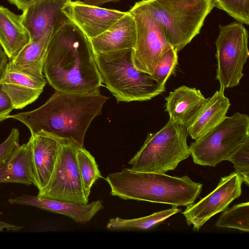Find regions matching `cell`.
Wrapping results in <instances>:
<instances>
[{"instance_id":"cell-5","label":"cell","mask_w":249,"mask_h":249,"mask_svg":"<svg viewBox=\"0 0 249 249\" xmlns=\"http://www.w3.org/2000/svg\"><path fill=\"white\" fill-rule=\"evenodd\" d=\"M136 3L160 25L178 53L199 34L213 0H142Z\"/></svg>"},{"instance_id":"cell-2","label":"cell","mask_w":249,"mask_h":249,"mask_svg":"<svg viewBox=\"0 0 249 249\" xmlns=\"http://www.w3.org/2000/svg\"><path fill=\"white\" fill-rule=\"evenodd\" d=\"M108 98L101 94L99 89L83 93L55 90L38 108L9 115L7 119L22 123L31 134L43 133L84 147L88 127L93 119L102 113Z\"/></svg>"},{"instance_id":"cell-21","label":"cell","mask_w":249,"mask_h":249,"mask_svg":"<svg viewBox=\"0 0 249 249\" xmlns=\"http://www.w3.org/2000/svg\"><path fill=\"white\" fill-rule=\"evenodd\" d=\"M21 15L0 5V44L9 60L14 58L30 42Z\"/></svg>"},{"instance_id":"cell-32","label":"cell","mask_w":249,"mask_h":249,"mask_svg":"<svg viewBox=\"0 0 249 249\" xmlns=\"http://www.w3.org/2000/svg\"><path fill=\"white\" fill-rule=\"evenodd\" d=\"M9 60L8 57L0 44V78L6 69Z\"/></svg>"},{"instance_id":"cell-13","label":"cell","mask_w":249,"mask_h":249,"mask_svg":"<svg viewBox=\"0 0 249 249\" xmlns=\"http://www.w3.org/2000/svg\"><path fill=\"white\" fill-rule=\"evenodd\" d=\"M71 0H36L22 11L23 25L30 36V42L36 41L48 33H55L69 20L62 11Z\"/></svg>"},{"instance_id":"cell-34","label":"cell","mask_w":249,"mask_h":249,"mask_svg":"<svg viewBox=\"0 0 249 249\" xmlns=\"http://www.w3.org/2000/svg\"><path fill=\"white\" fill-rule=\"evenodd\" d=\"M120 0H84L83 2L93 6H99L108 2H116Z\"/></svg>"},{"instance_id":"cell-31","label":"cell","mask_w":249,"mask_h":249,"mask_svg":"<svg viewBox=\"0 0 249 249\" xmlns=\"http://www.w3.org/2000/svg\"><path fill=\"white\" fill-rule=\"evenodd\" d=\"M10 3L16 6L22 11L33 4L36 0H7Z\"/></svg>"},{"instance_id":"cell-33","label":"cell","mask_w":249,"mask_h":249,"mask_svg":"<svg viewBox=\"0 0 249 249\" xmlns=\"http://www.w3.org/2000/svg\"><path fill=\"white\" fill-rule=\"evenodd\" d=\"M21 228V226L11 224L0 220V231H17Z\"/></svg>"},{"instance_id":"cell-14","label":"cell","mask_w":249,"mask_h":249,"mask_svg":"<svg viewBox=\"0 0 249 249\" xmlns=\"http://www.w3.org/2000/svg\"><path fill=\"white\" fill-rule=\"evenodd\" d=\"M3 90L9 97L14 109H21L36 101L46 81L43 75L31 73L8 63L0 78Z\"/></svg>"},{"instance_id":"cell-30","label":"cell","mask_w":249,"mask_h":249,"mask_svg":"<svg viewBox=\"0 0 249 249\" xmlns=\"http://www.w3.org/2000/svg\"><path fill=\"white\" fill-rule=\"evenodd\" d=\"M13 109L14 108L9 97L3 90L0 83V122L7 119Z\"/></svg>"},{"instance_id":"cell-25","label":"cell","mask_w":249,"mask_h":249,"mask_svg":"<svg viewBox=\"0 0 249 249\" xmlns=\"http://www.w3.org/2000/svg\"><path fill=\"white\" fill-rule=\"evenodd\" d=\"M215 226L249 232V202L241 203L228 208L223 212Z\"/></svg>"},{"instance_id":"cell-16","label":"cell","mask_w":249,"mask_h":249,"mask_svg":"<svg viewBox=\"0 0 249 249\" xmlns=\"http://www.w3.org/2000/svg\"><path fill=\"white\" fill-rule=\"evenodd\" d=\"M10 204L36 207L39 209L66 215L76 223H86L104 209L103 202L97 200L81 205L26 194L10 198Z\"/></svg>"},{"instance_id":"cell-8","label":"cell","mask_w":249,"mask_h":249,"mask_svg":"<svg viewBox=\"0 0 249 249\" xmlns=\"http://www.w3.org/2000/svg\"><path fill=\"white\" fill-rule=\"evenodd\" d=\"M215 44L217 61L216 79L220 89L225 90L239 84L244 74L243 67L249 56V34L243 24L235 21L219 25Z\"/></svg>"},{"instance_id":"cell-29","label":"cell","mask_w":249,"mask_h":249,"mask_svg":"<svg viewBox=\"0 0 249 249\" xmlns=\"http://www.w3.org/2000/svg\"><path fill=\"white\" fill-rule=\"evenodd\" d=\"M19 132L15 128H13L9 136L0 144V166L20 145Z\"/></svg>"},{"instance_id":"cell-4","label":"cell","mask_w":249,"mask_h":249,"mask_svg":"<svg viewBox=\"0 0 249 249\" xmlns=\"http://www.w3.org/2000/svg\"><path fill=\"white\" fill-rule=\"evenodd\" d=\"M133 49L94 53L102 83L118 102L144 101L165 91L151 75L136 69L132 62Z\"/></svg>"},{"instance_id":"cell-12","label":"cell","mask_w":249,"mask_h":249,"mask_svg":"<svg viewBox=\"0 0 249 249\" xmlns=\"http://www.w3.org/2000/svg\"><path fill=\"white\" fill-rule=\"evenodd\" d=\"M62 11L89 39L106 31L126 12L87 4L79 0L69 1Z\"/></svg>"},{"instance_id":"cell-15","label":"cell","mask_w":249,"mask_h":249,"mask_svg":"<svg viewBox=\"0 0 249 249\" xmlns=\"http://www.w3.org/2000/svg\"><path fill=\"white\" fill-rule=\"evenodd\" d=\"M34 184L38 191L47 184L54 169L63 140L43 134H31Z\"/></svg>"},{"instance_id":"cell-3","label":"cell","mask_w":249,"mask_h":249,"mask_svg":"<svg viewBox=\"0 0 249 249\" xmlns=\"http://www.w3.org/2000/svg\"><path fill=\"white\" fill-rule=\"evenodd\" d=\"M106 180L110 195L123 200L144 201L172 206H188L200 194L203 184L187 175L174 177L152 172L135 171L124 168L108 174Z\"/></svg>"},{"instance_id":"cell-7","label":"cell","mask_w":249,"mask_h":249,"mask_svg":"<svg viewBox=\"0 0 249 249\" xmlns=\"http://www.w3.org/2000/svg\"><path fill=\"white\" fill-rule=\"evenodd\" d=\"M249 136V117L237 112L225 118L189 146L195 163L214 167Z\"/></svg>"},{"instance_id":"cell-10","label":"cell","mask_w":249,"mask_h":249,"mask_svg":"<svg viewBox=\"0 0 249 249\" xmlns=\"http://www.w3.org/2000/svg\"><path fill=\"white\" fill-rule=\"evenodd\" d=\"M128 11L136 27L132 62L137 70L152 75L162 54L171 46L158 22L136 2Z\"/></svg>"},{"instance_id":"cell-18","label":"cell","mask_w":249,"mask_h":249,"mask_svg":"<svg viewBox=\"0 0 249 249\" xmlns=\"http://www.w3.org/2000/svg\"><path fill=\"white\" fill-rule=\"evenodd\" d=\"M230 106L224 90H217L186 125L188 135L195 141L205 135L225 118Z\"/></svg>"},{"instance_id":"cell-9","label":"cell","mask_w":249,"mask_h":249,"mask_svg":"<svg viewBox=\"0 0 249 249\" xmlns=\"http://www.w3.org/2000/svg\"><path fill=\"white\" fill-rule=\"evenodd\" d=\"M78 146L62 142L51 177L38 195L45 198L77 204L88 203L85 197L76 158Z\"/></svg>"},{"instance_id":"cell-19","label":"cell","mask_w":249,"mask_h":249,"mask_svg":"<svg viewBox=\"0 0 249 249\" xmlns=\"http://www.w3.org/2000/svg\"><path fill=\"white\" fill-rule=\"evenodd\" d=\"M207 100L199 89L182 86L165 98V111L169 121L186 126Z\"/></svg>"},{"instance_id":"cell-11","label":"cell","mask_w":249,"mask_h":249,"mask_svg":"<svg viewBox=\"0 0 249 249\" xmlns=\"http://www.w3.org/2000/svg\"><path fill=\"white\" fill-rule=\"evenodd\" d=\"M243 179L235 172L221 178L216 188L198 202L186 206L182 212L187 224L198 231L212 217L228 208L242 194Z\"/></svg>"},{"instance_id":"cell-27","label":"cell","mask_w":249,"mask_h":249,"mask_svg":"<svg viewBox=\"0 0 249 249\" xmlns=\"http://www.w3.org/2000/svg\"><path fill=\"white\" fill-rule=\"evenodd\" d=\"M249 136L227 158L233 164L236 173L242 178L247 186L249 185Z\"/></svg>"},{"instance_id":"cell-1","label":"cell","mask_w":249,"mask_h":249,"mask_svg":"<svg viewBox=\"0 0 249 249\" xmlns=\"http://www.w3.org/2000/svg\"><path fill=\"white\" fill-rule=\"evenodd\" d=\"M43 71L57 91L83 93L103 86L89 39L70 21L51 37Z\"/></svg>"},{"instance_id":"cell-23","label":"cell","mask_w":249,"mask_h":249,"mask_svg":"<svg viewBox=\"0 0 249 249\" xmlns=\"http://www.w3.org/2000/svg\"><path fill=\"white\" fill-rule=\"evenodd\" d=\"M177 207L154 213L150 215L133 219H123L119 217L109 220L106 228L111 230L145 231L158 226L171 216L181 211Z\"/></svg>"},{"instance_id":"cell-17","label":"cell","mask_w":249,"mask_h":249,"mask_svg":"<svg viewBox=\"0 0 249 249\" xmlns=\"http://www.w3.org/2000/svg\"><path fill=\"white\" fill-rule=\"evenodd\" d=\"M135 20L129 11L100 35L89 39L94 53L133 49L136 42Z\"/></svg>"},{"instance_id":"cell-24","label":"cell","mask_w":249,"mask_h":249,"mask_svg":"<svg viewBox=\"0 0 249 249\" xmlns=\"http://www.w3.org/2000/svg\"><path fill=\"white\" fill-rule=\"evenodd\" d=\"M76 158L84 194L89 200L93 184L103 177L95 158L84 147H77Z\"/></svg>"},{"instance_id":"cell-26","label":"cell","mask_w":249,"mask_h":249,"mask_svg":"<svg viewBox=\"0 0 249 249\" xmlns=\"http://www.w3.org/2000/svg\"><path fill=\"white\" fill-rule=\"evenodd\" d=\"M178 60V53L172 47L162 54L151 75L157 84L165 86L168 78L175 74Z\"/></svg>"},{"instance_id":"cell-20","label":"cell","mask_w":249,"mask_h":249,"mask_svg":"<svg viewBox=\"0 0 249 249\" xmlns=\"http://www.w3.org/2000/svg\"><path fill=\"white\" fill-rule=\"evenodd\" d=\"M34 185V176L30 141L17 147L0 166V183Z\"/></svg>"},{"instance_id":"cell-22","label":"cell","mask_w":249,"mask_h":249,"mask_svg":"<svg viewBox=\"0 0 249 249\" xmlns=\"http://www.w3.org/2000/svg\"><path fill=\"white\" fill-rule=\"evenodd\" d=\"M54 33H48L36 41L29 42L8 63L12 67L31 73L43 75L47 49Z\"/></svg>"},{"instance_id":"cell-6","label":"cell","mask_w":249,"mask_h":249,"mask_svg":"<svg viewBox=\"0 0 249 249\" xmlns=\"http://www.w3.org/2000/svg\"><path fill=\"white\" fill-rule=\"evenodd\" d=\"M186 126L169 121L159 131L149 133L128 164L135 171L165 173L190 155Z\"/></svg>"},{"instance_id":"cell-28","label":"cell","mask_w":249,"mask_h":249,"mask_svg":"<svg viewBox=\"0 0 249 249\" xmlns=\"http://www.w3.org/2000/svg\"><path fill=\"white\" fill-rule=\"evenodd\" d=\"M213 4L236 21L249 25V0H213Z\"/></svg>"}]
</instances>
